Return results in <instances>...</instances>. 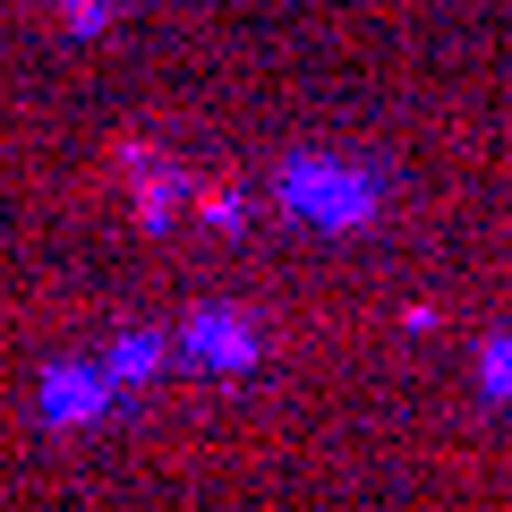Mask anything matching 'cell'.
I'll use <instances>...</instances> for the list:
<instances>
[{
	"label": "cell",
	"instance_id": "1",
	"mask_svg": "<svg viewBox=\"0 0 512 512\" xmlns=\"http://www.w3.org/2000/svg\"><path fill=\"white\" fill-rule=\"evenodd\" d=\"M77 9H94V0H77Z\"/></svg>",
	"mask_w": 512,
	"mask_h": 512
}]
</instances>
